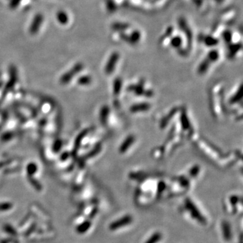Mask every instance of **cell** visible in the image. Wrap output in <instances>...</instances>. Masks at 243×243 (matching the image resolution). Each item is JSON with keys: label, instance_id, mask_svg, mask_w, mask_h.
<instances>
[{"label": "cell", "instance_id": "obj_10", "mask_svg": "<svg viewBox=\"0 0 243 243\" xmlns=\"http://www.w3.org/2000/svg\"><path fill=\"white\" fill-rule=\"evenodd\" d=\"M222 228L223 231V235L225 238V240L228 241L230 240L232 238V232H231V228L230 224L226 221H224L222 224Z\"/></svg>", "mask_w": 243, "mask_h": 243}, {"label": "cell", "instance_id": "obj_14", "mask_svg": "<svg viewBox=\"0 0 243 243\" xmlns=\"http://www.w3.org/2000/svg\"><path fill=\"white\" fill-rule=\"evenodd\" d=\"M241 200V198L238 197V195H235V194H233V195H231L229 198V201L232 206H236L238 202Z\"/></svg>", "mask_w": 243, "mask_h": 243}, {"label": "cell", "instance_id": "obj_1", "mask_svg": "<svg viewBox=\"0 0 243 243\" xmlns=\"http://www.w3.org/2000/svg\"><path fill=\"white\" fill-rule=\"evenodd\" d=\"M209 107L213 116L217 120H222L228 113L224 86L222 83L215 84L209 91Z\"/></svg>", "mask_w": 243, "mask_h": 243}, {"label": "cell", "instance_id": "obj_9", "mask_svg": "<svg viewBox=\"0 0 243 243\" xmlns=\"http://www.w3.org/2000/svg\"><path fill=\"white\" fill-rule=\"evenodd\" d=\"M43 17L41 14H39L35 16L30 26V29H29L30 33L33 34H36L39 31V30L40 29L41 26L43 23Z\"/></svg>", "mask_w": 243, "mask_h": 243}, {"label": "cell", "instance_id": "obj_3", "mask_svg": "<svg viewBox=\"0 0 243 243\" xmlns=\"http://www.w3.org/2000/svg\"><path fill=\"white\" fill-rule=\"evenodd\" d=\"M219 59V54L218 51H210L205 58L201 61L197 67V72L199 75H204L209 71L212 64L217 63Z\"/></svg>", "mask_w": 243, "mask_h": 243}, {"label": "cell", "instance_id": "obj_11", "mask_svg": "<svg viewBox=\"0 0 243 243\" xmlns=\"http://www.w3.org/2000/svg\"><path fill=\"white\" fill-rule=\"evenodd\" d=\"M82 65L81 64H77L76 66H74V67L73 68V69L71 70V71L68 72L67 74H66V76H64L63 77V82H67V81H68L70 78H71L73 76L72 75L75 73H77L79 71H80L81 69H82Z\"/></svg>", "mask_w": 243, "mask_h": 243}, {"label": "cell", "instance_id": "obj_5", "mask_svg": "<svg viewBox=\"0 0 243 243\" xmlns=\"http://www.w3.org/2000/svg\"><path fill=\"white\" fill-rule=\"evenodd\" d=\"M185 207L187 209V210L190 212L192 217L197 219L198 222L201 223L203 225H205L207 223V220L205 218L203 215L201 213V211L198 210V209L194 204V203L192 201V200L190 198H187L184 201Z\"/></svg>", "mask_w": 243, "mask_h": 243}, {"label": "cell", "instance_id": "obj_12", "mask_svg": "<svg viewBox=\"0 0 243 243\" xmlns=\"http://www.w3.org/2000/svg\"><path fill=\"white\" fill-rule=\"evenodd\" d=\"M57 19L61 24H66L69 21L68 14L63 11H60L57 14Z\"/></svg>", "mask_w": 243, "mask_h": 243}, {"label": "cell", "instance_id": "obj_2", "mask_svg": "<svg viewBox=\"0 0 243 243\" xmlns=\"http://www.w3.org/2000/svg\"><path fill=\"white\" fill-rule=\"evenodd\" d=\"M124 92L130 96L143 99H151L155 95L154 89L147 81L136 79L124 86Z\"/></svg>", "mask_w": 243, "mask_h": 243}, {"label": "cell", "instance_id": "obj_8", "mask_svg": "<svg viewBox=\"0 0 243 243\" xmlns=\"http://www.w3.org/2000/svg\"><path fill=\"white\" fill-rule=\"evenodd\" d=\"M132 221H133V218H132V215H126L110 224L109 229L111 230H116L120 229L124 226L131 224Z\"/></svg>", "mask_w": 243, "mask_h": 243}, {"label": "cell", "instance_id": "obj_6", "mask_svg": "<svg viewBox=\"0 0 243 243\" xmlns=\"http://www.w3.org/2000/svg\"><path fill=\"white\" fill-rule=\"evenodd\" d=\"M152 109L151 103L147 101L142 100L140 102H136L129 107V112L133 115H140L148 113Z\"/></svg>", "mask_w": 243, "mask_h": 243}, {"label": "cell", "instance_id": "obj_13", "mask_svg": "<svg viewBox=\"0 0 243 243\" xmlns=\"http://www.w3.org/2000/svg\"><path fill=\"white\" fill-rule=\"evenodd\" d=\"M162 238V235L160 232H155L152 236L149 237V239L145 243H157Z\"/></svg>", "mask_w": 243, "mask_h": 243}, {"label": "cell", "instance_id": "obj_4", "mask_svg": "<svg viewBox=\"0 0 243 243\" xmlns=\"http://www.w3.org/2000/svg\"><path fill=\"white\" fill-rule=\"evenodd\" d=\"M137 143V138L134 134H129L122 140L119 145L118 152L121 155H127L130 153L132 149L135 148Z\"/></svg>", "mask_w": 243, "mask_h": 243}, {"label": "cell", "instance_id": "obj_7", "mask_svg": "<svg viewBox=\"0 0 243 243\" xmlns=\"http://www.w3.org/2000/svg\"><path fill=\"white\" fill-rule=\"evenodd\" d=\"M120 60V54L117 52H114L109 57V59L106 63V66L105 68V73L107 74H112L115 72L117 67V64L118 61Z\"/></svg>", "mask_w": 243, "mask_h": 243}, {"label": "cell", "instance_id": "obj_15", "mask_svg": "<svg viewBox=\"0 0 243 243\" xmlns=\"http://www.w3.org/2000/svg\"><path fill=\"white\" fill-rule=\"evenodd\" d=\"M20 1L21 0H12V2L10 3V7L11 8H16L20 3Z\"/></svg>", "mask_w": 243, "mask_h": 243}]
</instances>
